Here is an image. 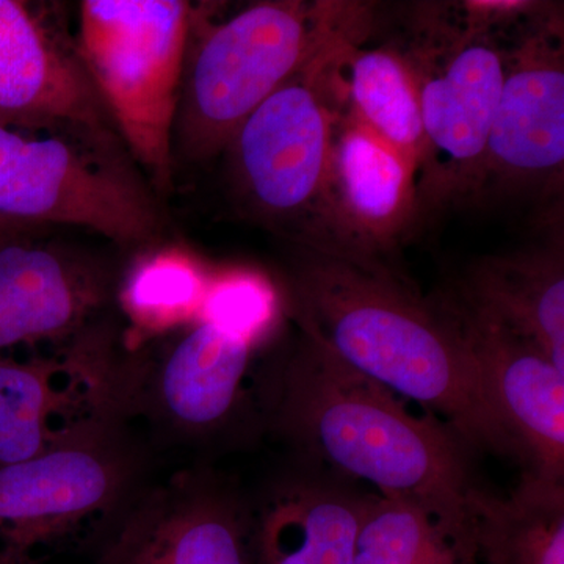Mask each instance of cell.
Segmentation results:
<instances>
[{"label":"cell","mask_w":564,"mask_h":564,"mask_svg":"<svg viewBox=\"0 0 564 564\" xmlns=\"http://www.w3.org/2000/svg\"><path fill=\"white\" fill-rule=\"evenodd\" d=\"M150 447L132 423L93 410L43 454L0 467V564H41L98 534L148 484Z\"/></svg>","instance_id":"6"},{"label":"cell","mask_w":564,"mask_h":564,"mask_svg":"<svg viewBox=\"0 0 564 564\" xmlns=\"http://www.w3.org/2000/svg\"><path fill=\"white\" fill-rule=\"evenodd\" d=\"M44 118L115 129L76 43L28 2L0 0V121Z\"/></svg>","instance_id":"16"},{"label":"cell","mask_w":564,"mask_h":564,"mask_svg":"<svg viewBox=\"0 0 564 564\" xmlns=\"http://www.w3.org/2000/svg\"><path fill=\"white\" fill-rule=\"evenodd\" d=\"M372 494L302 464L251 497L252 564H355Z\"/></svg>","instance_id":"15"},{"label":"cell","mask_w":564,"mask_h":564,"mask_svg":"<svg viewBox=\"0 0 564 564\" xmlns=\"http://www.w3.org/2000/svg\"><path fill=\"white\" fill-rule=\"evenodd\" d=\"M20 229H28V228H21V226H14V225H10V223L0 221V236H3V234H7V232L20 231Z\"/></svg>","instance_id":"24"},{"label":"cell","mask_w":564,"mask_h":564,"mask_svg":"<svg viewBox=\"0 0 564 564\" xmlns=\"http://www.w3.org/2000/svg\"><path fill=\"white\" fill-rule=\"evenodd\" d=\"M560 245L480 259L466 270L452 296L532 339L564 372V261Z\"/></svg>","instance_id":"18"},{"label":"cell","mask_w":564,"mask_h":564,"mask_svg":"<svg viewBox=\"0 0 564 564\" xmlns=\"http://www.w3.org/2000/svg\"><path fill=\"white\" fill-rule=\"evenodd\" d=\"M195 7L84 0L77 54L111 124L155 192L172 188L173 129Z\"/></svg>","instance_id":"8"},{"label":"cell","mask_w":564,"mask_h":564,"mask_svg":"<svg viewBox=\"0 0 564 564\" xmlns=\"http://www.w3.org/2000/svg\"><path fill=\"white\" fill-rule=\"evenodd\" d=\"M261 422L304 464L414 505L466 547L475 541L469 451L443 422L356 372L317 340L295 343L256 378Z\"/></svg>","instance_id":"2"},{"label":"cell","mask_w":564,"mask_h":564,"mask_svg":"<svg viewBox=\"0 0 564 564\" xmlns=\"http://www.w3.org/2000/svg\"><path fill=\"white\" fill-rule=\"evenodd\" d=\"M440 300L462 329L489 403L525 473L564 481V372L529 337L452 295Z\"/></svg>","instance_id":"13"},{"label":"cell","mask_w":564,"mask_h":564,"mask_svg":"<svg viewBox=\"0 0 564 564\" xmlns=\"http://www.w3.org/2000/svg\"><path fill=\"white\" fill-rule=\"evenodd\" d=\"M355 564H480L477 551L445 533L414 505L380 494L364 518Z\"/></svg>","instance_id":"22"},{"label":"cell","mask_w":564,"mask_h":564,"mask_svg":"<svg viewBox=\"0 0 564 564\" xmlns=\"http://www.w3.org/2000/svg\"><path fill=\"white\" fill-rule=\"evenodd\" d=\"M254 340L220 325L196 321L137 348L118 345L102 404L124 421L147 422L152 440L206 447L254 415L258 392L247 386Z\"/></svg>","instance_id":"9"},{"label":"cell","mask_w":564,"mask_h":564,"mask_svg":"<svg viewBox=\"0 0 564 564\" xmlns=\"http://www.w3.org/2000/svg\"><path fill=\"white\" fill-rule=\"evenodd\" d=\"M281 299L272 282L251 270L212 273L198 321L220 325L256 344L272 332Z\"/></svg>","instance_id":"23"},{"label":"cell","mask_w":564,"mask_h":564,"mask_svg":"<svg viewBox=\"0 0 564 564\" xmlns=\"http://www.w3.org/2000/svg\"><path fill=\"white\" fill-rule=\"evenodd\" d=\"M463 24L441 7L417 9L403 50L417 80L423 151L415 174L417 223L475 204L507 70L492 22L464 3Z\"/></svg>","instance_id":"5"},{"label":"cell","mask_w":564,"mask_h":564,"mask_svg":"<svg viewBox=\"0 0 564 564\" xmlns=\"http://www.w3.org/2000/svg\"><path fill=\"white\" fill-rule=\"evenodd\" d=\"M467 513L480 564H564V481L524 473L510 496L474 485Z\"/></svg>","instance_id":"20"},{"label":"cell","mask_w":564,"mask_h":564,"mask_svg":"<svg viewBox=\"0 0 564 564\" xmlns=\"http://www.w3.org/2000/svg\"><path fill=\"white\" fill-rule=\"evenodd\" d=\"M251 497L207 467L141 486L96 534L95 564H252Z\"/></svg>","instance_id":"10"},{"label":"cell","mask_w":564,"mask_h":564,"mask_svg":"<svg viewBox=\"0 0 564 564\" xmlns=\"http://www.w3.org/2000/svg\"><path fill=\"white\" fill-rule=\"evenodd\" d=\"M93 410L95 383L73 350L28 361L0 355V467L43 454Z\"/></svg>","instance_id":"17"},{"label":"cell","mask_w":564,"mask_h":564,"mask_svg":"<svg viewBox=\"0 0 564 564\" xmlns=\"http://www.w3.org/2000/svg\"><path fill=\"white\" fill-rule=\"evenodd\" d=\"M120 270L44 229L0 236V355L40 343L66 347L115 311Z\"/></svg>","instance_id":"12"},{"label":"cell","mask_w":564,"mask_h":564,"mask_svg":"<svg viewBox=\"0 0 564 564\" xmlns=\"http://www.w3.org/2000/svg\"><path fill=\"white\" fill-rule=\"evenodd\" d=\"M563 174V21L555 14L527 25L507 51L475 204L562 195Z\"/></svg>","instance_id":"11"},{"label":"cell","mask_w":564,"mask_h":564,"mask_svg":"<svg viewBox=\"0 0 564 564\" xmlns=\"http://www.w3.org/2000/svg\"><path fill=\"white\" fill-rule=\"evenodd\" d=\"M334 252L377 258L417 225L415 166L339 107L329 166Z\"/></svg>","instance_id":"14"},{"label":"cell","mask_w":564,"mask_h":564,"mask_svg":"<svg viewBox=\"0 0 564 564\" xmlns=\"http://www.w3.org/2000/svg\"><path fill=\"white\" fill-rule=\"evenodd\" d=\"M352 36L284 82L225 150L240 209L299 247L334 250L326 196L339 104L328 66L334 51Z\"/></svg>","instance_id":"7"},{"label":"cell","mask_w":564,"mask_h":564,"mask_svg":"<svg viewBox=\"0 0 564 564\" xmlns=\"http://www.w3.org/2000/svg\"><path fill=\"white\" fill-rule=\"evenodd\" d=\"M0 221L88 229L135 251L165 232L158 195L118 132L57 118L0 121Z\"/></svg>","instance_id":"4"},{"label":"cell","mask_w":564,"mask_h":564,"mask_svg":"<svg viewBox=\"0 0 564 564\" xmlns=\"http://www.w3.org/2000/svg\"><path fill=\"white\" fill-rule=\"evenodd\" d=\"M210 278L207 267L180 245L162 240L137 251L120 272L115 295L126 347H141L198 321Z\"/></svg>","instance_id":"21"},{"label":"cell","mask_w":564,"mask_h":564,"mask_svg":"<svg viewBox=\"0 0 564 564\" xmlns=\"http://www.w3.org/2000/svg\"><path fill=\"white\" fill-rule=\"evenodd\" d=\"M282 306L300 333L443 422L464 447L518 458L458 323L381 259L295 245Z\"/></svg>","instance_id":"1"},{"label":"cell","mask_w":564,"mask_h":564,"mask_svg":"<svg viewBox=\"0 0 564 564\" xmlns=\"http://www.w3.org/2000/svg\"><path fill=\"white\" fill-rule=\"evenodd\" d=\"M372 9L356 2L265 0L207 24L193 11L173 129V161H210L239 126L322 52L369 31Z\"/></svg>","instance_id":"3"},{"label":"cell","mask_w":564,"mask_h":564,"mask_svg":"<svg viewBox=\"0 0 564 564\" xmlns=\"http://www.w3.org/2000/svg\"><path fill=\"white\" fill-rule=\"evenodd\" d=\"M369 32L334 51L328 66L334 96L344 113L391 144L417 174L423 129L413 66L395 44L364 47Z\"/></svg>","instance_id":"19"}]
</instances>
